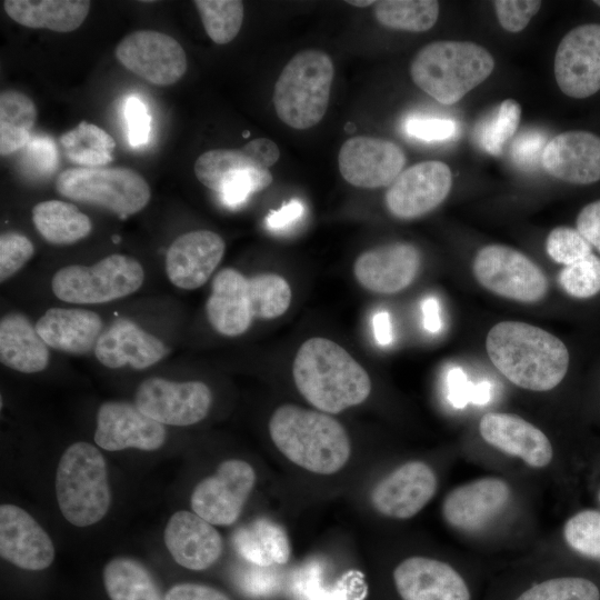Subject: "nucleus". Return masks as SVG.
Segmentation results:
<instances>
[{"mask_svg": "<svg viewBox=\"0 0 600 600\" xmlns=\"http://www.w3.org/2000/svg\"><path fill=\"white\" fill-rule=\"evenodd\" d=\"M492 364L510 382L530 391H549L567 374L566 344L544 329L520 321L494 324L486 338Z\"/></svg>", "mask_w": 600, "mask_h": 600, "instance_id": "1", "label": "nucleus"}, {"mask_svg": "<svg viewBox=\"0 0 600 600\" xmlns=\"http://www.w3.org/2000/svg\"><path fill=\"white\" fill-rule=\"evenodd\" d=\"M298 391L326 413L362 403L371 392L367 371L338 343L321 337L304 341L292 366Z\"/></svg>", "mask_w": 600, "mask_h": 600, "instance_id": "2", "label": "nucleus"}, {"mask_svg": "<svg viewBox=\"0 0 600 600\" xmlns=\"http://www.w3.org/2000/svg\"><path fill=\"white\" fill-rule=\"evenodd\" d=\"M269 432L288 460L313 473H336L350 458L346 429L326 412L280 406L270 418Z\"/></svg>", "mask_w": 600, "mask_h": 600, "instance_id": "3", "label": "nucleus"}, {"mask_svg": "<svg viewBox=\"0 0 600 600\" xmlns=\"http://www.w3.org/2000/svg\"><path fill=\"white\" fill-rule=\"evenodd\" d=\"M494 59L470 41L439 40L423 47L410 66L412 81L442 104L460 101L493 71Z\"/></svg>", "mask_w": 600, "mask_h": 600, "instance_id": "4", "label": "nucleus"}, {"mask_svg": "<svg viewBox=\"0 0 600 600\" xmlns=\"http://www.w3.org/2000/svg\"><path fill=\"white\" fill-rule=\"evenodd\" d=\"M334 68L323 51L306 49L293 56L273 89V107L287 126L304 130L326 114Z\"/></svg>", "mask_w": 600, "mask_h": 600, "instance_id": "5", "label": "nucleus"}, {"mask_svg": "<svg viewBox=\"0 0 600 600\" xmlns=\"http://www.w3.org/2000/svg\"><path fill=\"white\" fill-rule=\"evenodd\" d=\"M56 493L62 516L76 527L94 524L106 516L111 496L106 461L96 447L80 441L63 452Z\"/></svg>", "mask_w": 600, "mask_h": 600, "instance_id": "6", "label": "nucleus"}, {"mask_svg": "<svg viewBox=\"0 0 600 600\" xmlns=\"http://www.w3.org/2000/svg\"><path fill=\"white\" fill-rule=\"evenodd\" d=\"M56 188L62 197L102 207L122 219L142 210L151 197L146 179L126 167L70 168L58 176Z\"/></svg>", "mask_w": 600, "mask_h": 600, "instance_id": "7", "label": "nucleus"}, {"mask_svg": "<svg viewBox=\"0 0 600 600\" xmlns=\"http://www.w3.org/2000/svg\"><path fill=\"white\" fill-rule=\"evenodd\" d=\"M143 279V269L137 260L110 254L92 266L61 268L51 280V289L58 299L66 302L103 303L133 293Z\"/></svg>", "mask_w": 600, "mask_h": 600, "instance_id": "8", "label": "nucleus"}, {"mask_svg": "<svg viewBox=\"0 0 600 600\" xmlns=\"http://www.w3.org/2000/svg\"><path fill=\"white\" fill-rule=\"evenodd\" d=\"M472 272L488 291L522 303L541 301L549 289L547 276L534 261L503 244L482 247L473 259Z\"/></svg>", "mask_w": 600, "mask_h": 600, "instance_id": "9", "label": "nucleus"}, {"mask_svg": "<svg viewBox=\"0 0 600 600\" xmlns=\"http://www.w3.org/2000/svg\"><path fill=\"white\" fill-rule=\"evenodd\" d=\"M254 483L256 472L247 461L226 460L196 486L191 508L211 524L230 526L240 517Z\"/></svg>", "mask_w": 600, "mask_h": 600, "instance_id": "10", "label": "nucleus"}, {"mask_svg": "<svg viewBox=\"0 0 600 600\" xmlns=\"http://www.w3.org/2000/svg\"><path fill=\"white\" fill-rule=\"evenodd\" d=\"M116 57L132 73L156 86L173 84L187 71V56L181 44L156 30L129 33L118 43Z\"/></svg>", "mask_w": 600, "mask_h": 600, "instance_id": "11", "label": "nucleus"}, {"mask_svg": "<svg viewBox=\"0 0 600 600\" xmlns=\"http://www.w3.org/2000/svg\"><path fill=\"white\" fill-rule=\"evenodd\" d=\"M212 394L200 381L149 378L137 390L136 406L149 418L169 426H190L209 412Z\"/></svg>", "mask_w": 600, "mask_h": 600, "instance_id": "12", "label": "nucleus"}, {"mask_svg": "<svg viewBox=\"0 0 600 600\" xmlns=\"http://www.w3.org/2000/svg\"><path fill=\"white\" fill-rule=\"evenodd\" d=\"M554 77L560 90L576 99L600 90V24L586 23L570 30L554 56Z\"/></svg>", "mask_w": 600, "mask_h": 600, "instance_id": "13", "label": "nucleus"}, {"mask_svg": "<svg viewBox=\"0 0 600 600\" xmlns=\"http://www.w3.org/2000/svg\"><path fill=\"white\" fill-rule=\"evenodd\" d=\"M451 187L452 173L444 162H419L403 170L389 186L386 204L399 219L418 218L440 206Z\"/></svg>", "mask_w": 600, "mask_h": 600, "instance_id": "14", "label": "nucleus"}, {"mask_svg": "<svg viewBox=\"0 0 600 600\" xmlns=\"http://www.w3.org/2000/svg\"><path fill=\"white\" fill-rule=\"evenodd\" d=\"M407 158L392 141L374 137L348 139L338 156L342 178L358 188L390 186L402 172Z\"/></svg>", "mask_w": 600, "mask_h": 600, "instance_id": "15", "label": "nucleus"}, {"mask_svg": "<svg viewBox=\"0 0 600 600\" xmlns=\"http://www.w3.org/2000/svg\"><path fill=\"white\" fill-rule=\"evenodd\" d=\"M437 476L422 461H409L384 478L372 489V507L382 516L392 519H409L419 513L436 494Z\"/></svg>", "mask_w": 600, "mask_h": 600, "instance_id": "16", "label": "nucleus"}, {"mask_svg": "<svg viewBox=\"0 0 600 600\" xmlns=\"http://www.w3.org/2000/svg\"><path fill=\"white\" fill-rule=\"evenodd\" d=\"M509 484L494 477L470 481L450 491L442 502V517L456 530L478 532L487 528L507 508Z\"/></svg>", "mask_w": 600, "mask_h": 600, "instance_id": "17", "label": "nucleus"}, {"mask_svg": "<svg viewBox=\"0 0 600 600\" xmlns=\"http://www.w3.org/2000/svg\"><path fill=\"white\" fill-rule=\"evenodd\" d=\"M164 441L163 424L142 413L137 406L123 401H108L100 406L94 442L102 449L151 451L159 449Z\"/></svg>", "mask_w": 600, "mask_h": 600, "instance_id": "18", "label": "nucleus"}, {"mask_svg": "<svg viewBox=\"0 0 600 600\" xmlns=\"http://www.w3.org/2000/svg\"><path fill=\"white\" fill-rule=\"evenodd\" d=\"M421 254L409 242H393L361 253L353 266L358 282L369 291L397 293L408 288L418 276Z\"/></svg>", "mask_w": 600, "mask_h": 600, "instance_id": "19", "label": "nucleus"}, {"mask_svg": "<svg viewBox=\"0 0 600 600\" xmlns=\"http://www.w3.org/2000/svg\"><path fill=\"white\" fill-rule=\"evenodd\" d=\"M0 554L12 564L39 571L54 559V546L42 527L23 509L0 507Z\"/></svg>", "mask_w": 600, "mask_h": 600, "instance_id": "20", "label": "nucleus"}, {"mask_svg": "<svg viewBox=\"0 0 600 600\" xmlns=\"http://www.w3.org/2000/svg\"><path fill=\"white\" fill-rule=\"evenodd\" d=\"M223 239L210 230L179 236L166 254V272L178 288L193 290L203 286L224 253Z\"/></svg>", "mask_w": 600, "mask_h": 600, "instance_id": "21", "label": "nucleus"}, {"mask_svg": "<svg viewBox=\"0 0 600 600\" xmlns=\"http://www.w3.org/2000/svg\"><path fill=\"white\" fill-rule=\"evenodd\" d=\"M402 600H470L463 578L450 564L427 557H410L393 570Z\"/></svg>", "mask_w": 600, "mask_h": 600, "instance_id": "22", "label": "nucleus"}, {"mask_svg": "<svg viewBox=\"0 0 600 600\" xmlns=\"http://www.w3.org/2000/svg\"><path fill=\"white\" fill-rule=\"evenodd\" d=\"M541 164L550 176L569 183L597 182L600 180V137L582 130L557 134L547 142Z\"/></svg>", "mask_w": 600, "mask_h": 600, "instance_id": "23", "label": "nucleus"}, {"mask_svg": "<svg viewBox=\"0 0 600 600\" xmlns=\"http://www.w3.org/2000/svg\"><path fill=\"white\" fill-rule=\"evenodd\" d=\"M481 438L496 449L532 468L547 467L553 457L548 437L523 418L503 412L486 413L479 422Z\"/></svg>", "mask_w": 600, "mask_h": 600, "instance_id": "24", "label": "nucleus"}, {"mask_svg": "<svg viewBox=\"0 0 600 600\" xmlns=\"http://www.w3.org/2000/svg\"><path fill=\"white\" fill-rule=\"evenodd\" d=\"M163 539L173 560L190 570H206L221 556L222 539L211 523L194 512H174Z\"/></svg>", "mask_w": 600, "mask_h": 600, "instance_id": "25", "label": "nucleus"}, {"mask_svg": "<svg viewBox=\"0 0 600 600\" xmlns=\"http://www.w3.org/2000/svg\"><path fill=\"white\" fill-rule=\"evenodd\" d=\"M94 354L103 366L117 369L130 364L144 369L167 354L166 346L132 321L116 319L99 337Z\"/></svg>", "mask_w": 600, "mask_h": 600, "instance_id": "26", "label": "nucleus"}, {"mask_svg": "<svg viewBox=\"0 0 600 600\" xmlns=\"http://www.w3.org/2000/svg\"><path fill=\"white\" fill-rule=\"evenodd\" d=\"M211 289L206 310L213 329L227 337L246 332L254 319L249 278L236 269L226 268L216 274Z\"/></svg>", "mask_w": 600, "mask_h": 600, "instance_id": "27", "label": "nucleus"}, {"mask_svg": "<svg viewBox=\"0 0 600 600\" xmlns=\"http://www.w3.org/2000/svg\"><path fill=\"white\" fill-rule=\"evenodd\" d=\"M34 327L47 346L72 354L94 349L102 333L99 314L84 309H48Z\"/></svg>", "mask_w": 600, "mask_h": 600, "instance_id": "28", "label": "nucleus"}, {"mask_svg": "<svg viewBox=\"0 0 600 600\" xmlns=\"http://www.w3.org/2000/svg\"><path fill=\"white\" fill-rule=\"evenodd\" d=\"M0 360L24 373L39 372L48 366V346L26 316L9 313L1 318Z\"/></svg>", "mask_w": 600, "mask_h": 600, "instance_id": "29", "label": "nucleus"}, {"mask_svg": "<svg viewBox=\"0 0 600 600\" xmlns=\"http://www.w3.org/2000/svg\"><path fill=\"white\" fill-rule=\"evenodd\" d=\"M7 14L21 26L71 32L86 20L91 2L84 0H6Z\"/></svg>", "mask_w": 600, "mask_h": 600, "instance_id": "30", "label": "nucleus"}, {"mask_svg": "<svg viewBox=\"0 0 600 600\" xmlns=\"http://www.w3.org/2000/svg\"><path fill=\"white\" fill-rule=\"evenodd\" d=\"M271 182L269 169L258 164L242 149H227L219 161L213 191L226 206L236 208Z\"/></svg>", "mask_w": 600, "mask_h": 600, "instance_id": "31", "label": "nucleus"}, {"mask_svg": "<svg viewBox=\"0 0 600 600\" xmlns=\"http://www.w3.org/2000/svg\"><path fill=\"white\" fill-rule=\"evenodd\" d=\"M236 551L246 560L259 566L283 564L290 558V543L283 528L259 518L238 529L232 538Z\"/></svg>", "mask_w": 600, "mask_h": 600, "instance_id": "32", "label": "nucleus"}, {"mask_svg": "<svg viewBox=\"0 0 600 600\" xmlns=\"http://www.w3.org/2000/svg\"><path fill=\"white\" fill-rule=\"evenodd\" d=\"M32 221L39 233L53 244L74 243L92 229L87 214L74 204L60 200L37 203L32 209Z\"/></svg>", "mask_w": 600, "mask_h": 600, "instance_id": "33", "label": "nucleus"}, {"mask_svg": "<svg viewBox=\"0 0 600 600\" xmlns=\"http://www.w3.org/2000/svg\"><path fill=\"white\" fill-rule=\"evenodd\" d=\"M110 600H164L150 572L130 558H114L103 569Z\"/></svg>", "mask_w": 600, "mask_h": 600, "instance_id": "34", "label": "nucleus"}, {"mask_svg": "<svg viewBox=\"0 0 600 600\" xmlns=\"http://www.w3.org/2000/svg\"><path fill=\"white\" fill-rule=\"evenodd\" d=\"M37 119L33 101L24 93L6 90L0 94V153L9 156L24 148Z\"/></svg>", "mask_w": 600, "mask_h": 600, "instance_id": "35", "label": "nucleus"}, {"mask_svg": "<svg viewBox=\"0 0 600 600\" xmlns=\"http://www.w3.org/2000/svg\"><path fill=\"white\" fill-rule=\"evenodd\" d=\"M66 157L81 168L103 167L113 160V138L100 127L81 121L59 138Z\"/></svg>", "mask_w": 600, "mask_h": 600, "instance_id": "36", "label": "nucleus"}, {"mask_svg": "<svg viewBox=\"0 0 600 600\" xmlns=\"http://www.w3.org/2000/svg\"><path fill=\"white\" fill-rule=\"evenodd\" d=\"M380 24L398 30L423 32L431 29L439 16L434 0H381L374 3Z\"/></svg>", "mask_w": 600, "mask_h": 600, "instance_id": "37", "label": "nucleus"}, {"mask_svg": "<svg viewBox=\"0 0 600 600\" xmlns=\"http://www.w3.org/2000/svg\"><path fill=\"white\" fill-rule=\"evenodd\" d=\"M208 37L218 44L231 42L239 33L244 7L240 0H196Z\"/></svg>", "mask_w": 600, "mask_h": 600, "instance_id": "38", "label": "nucleus"}, {"mask_svg": "<svg viewBox=\"0 0 600 600\" xmlns=\"http://www.w3.org/2000/svg\"><path fill=\"white\" fill-rule=\"evenodd\" d=\"M249 293L254 319H276L291 303V289L284 278L276 273H262L249 278Z\"/></svg>", "mask_w": 600, "mask_h": 600, "instance_id": "39", "label": "nucleus"}, {"mask_svg": "<svg viewBox=\"0 0 600 600\" xmlns=\"http://www.w3.org/2000/svg\"><path fill=\"white\" fill-rule=\"evenodd\" d=\"M521 107L512 99L503 100L487 119L477 127L480 147L492 156H499L518 129Z\"/></svg>", "mask_w": 600, "mask_h": 600, "instance_id": "40", "label": "nucleus"}, {"mask_svg": "<svg viewBox=\"0 0 600 600\" xmlns=\"http://www.w3.org/2000/svg\"><path fill=\"white\" fill-rule=\"evenodd\" d=\"M517 600H600V591L588 579L563 577L534 584Z\"/></svg>", "mask_w": 600, "mask_h": 600, "instance_id": "41", "label": "nucleus"}, {"mask_svg": "<svg viewBox=\"0 0 600 600\" xmlns=\"http://www.w3.org/2000/svg\"><path fill=\"white\" fill-rule=\"evenodd\" d=\"M567 544L576 552L600 561V512L582 510L570 517L563 527Z\"/></svg>", "mask_w": 600, "mask_h": 600, "instance_id": "42", "label": "nucleus"}, {"mask_svg": "<svg viewBox=\"0 0 600 600\" xmlns=\"http://www.w3.org/2000/svg\"><path fill=\"white\" fill-rule=\"evenodd\" d=\"M558 284L568 296L588 299L600 292V258L593 253L566 266L558 274Z\"/></svg>", "mask_w": 600, "mask_h": 600, "instance_id": "43", "label": "nucleus"}, {"mask_svg": "<svg viewBox=\"0 0 600 600\" xmlns=\"http://www.w3.org/2000/svg\"><path fill=\"white\" fill-rule=\"evenodd\" d=\"M546 250L557 263L570 266L592 253L591 244L576 229L567 226L553 228L547 237Z\"/></svg>", "mask_w": 600, "mask_h": 600, "instance_id": "44", "label": "nucleus"}, {"mask_svg": "<svg viewBox=\"0 0 600 600\" xmlns=\"http://www.w3.org/2000/svg\"><path fill=\"white\" fill-rule=\"evenodd\" d=\"M406 134L423 142H442L451 140L458 133V124L453 119L428 114H410L403 122Z\"/></svg>", "mask_w": 600, "mask_h": 600, "instance_id": "45", "label": "nucleus"}, {"mask_svg": "<svg viewBox=\"0 0 600 600\" xmlns=\"http://www.w3.org/2000/svg\"><path fill=\"white\" fill-rule=\"evenodd\" d=\"M33 254L32 242L18 232L0 237V279L4 281L20 270Z\"/></svg>", "mask_w": 600, "mask_h": 600, "instance_id": "46", "label": "nucleus"}, {"mask_svg": "<svg viewBox=\"0 0 600 600\" xmlns=\"http://www.w3.org/2000/svg\"><path fill=\"white\" fill-rule=\"evenodd\" d=\"M492 3L500 26L513 33L522 31L542 4L538 0H497Z\"/></svg>", "mask_w": 600, "mask_h": 600, "instance_id": "47", "label": "nucleus"}, {"mask_svg": "<svg viewBox=\"0 0 600 600\" xmlns=\"http://www.w3.org/2000/svg\"><path fill=\"white\" fill-rule=\"evenodd\" d=\"M546 136L539 130H527L519 134L512 143L513 160L527 168L541 162L542 151L547 144Z\"/></svg>", "mask_w": 600, "mask_h": 600, "instance_id": "48", "label": "nucleus"}, {"mask_svg": "<svg viewBox=\"0 0 600 600\" xmlns=\"http://www.w3.org/2000/svg\"><path fill=\"white\" fill-rule=\"evenodd\" d=\"M128 138L133 148L148 142L151 118L146 104L137 97H130L126 103Z\"/></svg>", "mask_w": 600, "mask_h": 600, "instance_id": "49", "label": "nucleus"}, {"mask_svg": "<svg viewBox=\"0 0 600 600\" xmlns=\"http://www.w3.org/2000/svg\"><path fill=\"white\" fill-rule=\"evenodd\" d=\"M577 230L600 252V200L581 209L576 220Z\"/></svg>", "mask_w": 600, "mask_h": 600, "instance_id": "50", "label": "nucleus"}, {"mask_svg": "<svg viewBox=\"0 0 600 600\" xmlns=\"http://www.w3.org/2000/svg\"><path fill=\"white\" fill-rule=\"evenodd\" d=\"M164 600H230V598L209 586L179 583L167 591Z\"/></svg>", "mask_w": 600, "mask_h": 600, "instance_id": "51", "label": "nucleus"}, {"mask_svg": "<svg viewBox=\"0 0 600 600\" xmlns=\"http://www.w3.org/2000/svg\"><path fill=\"white\" fill-rule=\"evenodd\" d=\"M27 148L30 161L36 163V167L42 171H51L58 161L57 150L51 141L46 137H34L30 139Z\"/></svg>", "mask_w": 600, "mask_h": 600, "instance_id": "52", "label": "nucleus"}, {"mask_svg": "<svg viewBox=\"0 0 600 600\" xmlns=\"http://www.w3.org/2000/svg\"><path fill=\"white\" fill-rule=\"evenodd\" d=\"M304 213L303 203L293 199L277 210H271L266 217V224L270 230L281 231L297 222Z\"/></svg>", "mask_w": 600, "mask_h": 600, "instance_id": "53", "label": "nucleus"}, {"mask_svg": "<svg viewBox=\"0 0 600 600\" xmlns=\"http://www.w3.org/2000/svg\"><path fill=\"white\" fill-rule=\"evenodd\" d=\"M258 164L269 169L280 158L279 147L270 139L258 138L241 148Z\"/></svg>", "mask_w": 600, "mask_h": 600, "instance_id": "54", "label": "nucleus"}, {"mask_svg": "<svg viewBox=\"0 0 600 600\" xmlns=\"http://www.w3.org/2000/svg\"><path fill=\"white\" fill-rule=\"evenodd\" d=\"M447 384L449 399L456 407H463L471 399L473 387L468 382L467 376L459 367H453L448 371Z\"/></svg>", "mask_w": 600, "mask_h": 600, "instance_id": "55", "label": "nucleus"}, {"mask_svg": "<svg viewBox=\"0 0 600 600\" xmlns=\"http://www.w3.org/2000/svg\"><path fill=\"white\" fill-rule=\"evenodd\" d=\"M423 327L430 333H438L442 328L440 304L437 298L428 297L421 303Z\"/></svg>", "mask_w": 600, "mask_h": 600, "instance_id": "56", "label": "nucleus"}, {"mask_svg": "<svg viewBox=\"0 0 600 600\" xmlns=\"http://www.w3.org/2000/svg\"><path fill=\"white\" fill-rule=\"evenodd\" d=\"M373 336L378 344L386 347L393 340L391 318L388 311H378L372 318Z\"/></svg>", "mask_w": 600, "mask_h": 600, "instance_id": "57", "label": "nucleus"}, {"mask_svg": "<svg viewBox=\"0 0 600 600\" xmlns=\"http://www.w3.org/2000/svg\"><path fill=\"white\" fill-rule=\"evenodd\" d=\"M490 384L488 382H481L473 387L471 401L474 403H484L489 399Z\"/></svg>", "mask_w": 600, "mask_h": 600, "instance_id": "58", "label": "nucleus"}, {"mask_svg": "<svg viewBox=\"0 0 600 600\" xmlns=\"http://www.w3.org/2000/svg\"><path fill=\"white\" fill-rule=\"evenodd\" d=\"M347 3H349V4L353 6V7L363 8V7H369L371 4H374L376 1H372V0H366V1H363V0H359V1L353 0L352 1V0H350V1H347Z\"/></svg>", "mask_w": 600, "mask_h": 600, "instance_id": "59", "label": "nucleus"}, {"mask_svg": "<svg viewBox=\"0 0 600 600\" xmlns=\"http://www.w3.org/2000/svg\"><path fill=\"white\" fill-rule=\"evenodd\" d=\"M119 240H120V239L118 238V236H114V237H113V241H114V242H118Z\"/></svg>", "mask_w": 600, "mask_h": 600, "instance_id": "60", "label": "nucleus"}, {"mask_svg": "<svg viewBox=\"0 0 600 600\" xmlns=\"http://www.w3.org/2000/svg\"><path fill=\"white\" fill-rule=\"evenodd\" d=\"M594 3L600 7V0H596Z\"/></svg>", "mask_w": 600, "mask_h": 600, "instance_id": "61", "label": "nucleus"}, {"mask_svg": "<svg viewBox=\"0 0 600 600\" xmlns=\"http://www.w3.org/2000/svg\"><path fill=\"white\" fill-rule=\"evenodd\" d=\"M598 499H599V501H600V491H599V493H598Z\"/></svg>", "mask_w": 600, "mask_h": 600, "instance_id": "62", "label": "nucleus"}]
</instances>
